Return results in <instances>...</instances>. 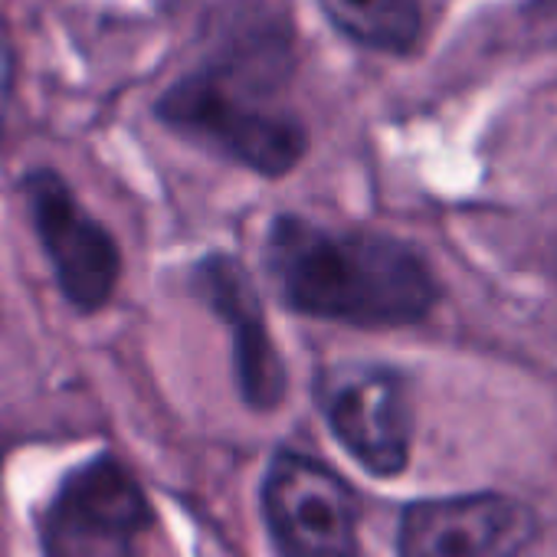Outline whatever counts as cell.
<instances>
[{"label": "cell", "mask_w": 557, "mask_h": 557, "mask_svg": "<svg viewBox=\"0 0 557 557\" xmlns=\"http://www.w3.org/2000/svg\"><path fill=\"white\" fill-rule=\"evenodd\" d=\"M269 275L293 312L355 329L423 322L440 286L430 262L404 239L368 230H329L283 213L262 246Z\"/></svg>", "instance_id": "cell-1"}, {"label": "cell", "mask_w": 557, "mask_h": 557, "mask_svg": "<svg viewBox=\"0 0 557 557\" xmlns=\"http://www.w3.org/2000/svg\"><path fill=\"white\" fill-rule=\"evenodd\" d=\"M154 112L181 138L262 177L289 174L309 151L306 125L249 96L230 70L210 66L177 79Z\"/></svg>", "instance_id": "cell-2"}, {"label": "cell", "mask_w": 557, "mask_h": 557, "mask_svg": "<svg viewBox=\"0 0 557 557\" xmlns=\"http://www.w3.org/2000/svg\"><path fill=\"white\" fill-rule=\"evenodd\" d=\"M154 521L132 469L99 453L70 469L40 511L44 557H141Z\"/></svg>", "instance_id": "cell-3"}, {"label": "cell", "mask_w": 557, "mask_h": 557, "mask_svg": "<svg viewBox=\"0 0 557 557\" xmlns=\"http://www.w3.org/2000/svg\"><path fill=\"white\" fill-rule=\"evenodd\" d=\"M259 498L278 557H358V495L322 459L278 449Z\"/></svg>", "instance_id": "cell-4"}, {"label": "cell", "mask_w": 557, "mask_h": 557, "mask_svg": "<svg viewBox=\"0 0 557 557\" xmlns=\"http://www.w3.org/2000/svg\"><path fill=\"white\" fill-rule=\"evenodd\" d=\"M315 404L332 436L377 479H394L410 462L413 407L407 377L387 364L348 361L322 371Z\"/></svg>", "instance_id": "cell-5"}, {"label": "cell", "mask_w": 557, "mask_h": 557, "mask_svg": "<svg viewBox=\"0 0 557 557\" xmlns=\"http://www.w3.org/2000/svg\"><path fill=\"white\" fill-rule=\"evenodd\" d=\"M21 187L63 299L83 315L102 312L122 278V249L115 236L76 200L63 174L40 168L30 171Z\"/></svg>", "instance_id": "cell-6"}, {"label": "cell", "mask_w": 557, "mask_h": 557, "mask_svg": "<svg viewBox=\"0 0 557 557\" xmlns=\"http://www.w3.org/2000/svg\"><path fill=\"white\" fill-rule=\"evenodd\" d=\"M537 537L534 511L498 492L420 498L400 511L397 557H521Z\"/></svg>", "instance_id": "cell-7"}, {"label": "cell", "mask_w": 557, "mask_h": 557, "mask_svg": "<svg viewBox=\"0 0 557 557\" xmlns=\"http://www.w3.org/2000/svg\"><path fill=\"white\" fill-rule=\"evenodd\" d=\"M190 293L226 325L233 345V377L249 410H275L286 400L289 374L246 265L226 252H207L190 269Z\"/></svg>", "instance_id": "cell-8"}, {"label": "cell", "mask_w": 557, "mask_h": 557, "mask_svg": "<svg viewBox=\"0 0 557 557\" xmlns=\"http://www.w3.org/2000/svg\"><path fill=\"white\" fill-rule=\"evenodd\" d=\"M325 17L355 44L381 53H407L420 40V0H319Z\"/></svg>", "instance_id": "cell-9"}, {"label": "cell", "mask_w": 557, "mask_h": 557, "mask_svg": "<svg viewBox=\"0 0 557 557\" xmlns=\"http://www.w3.org/2000/svg\"><path fill=\"white\" fill-rule=\"evenodd\" d=\"M11 92H14V50H11V40H8L4 27H0V135H4Z\"/></svg>", "instance_id": "cell-10"}]
</instances>
